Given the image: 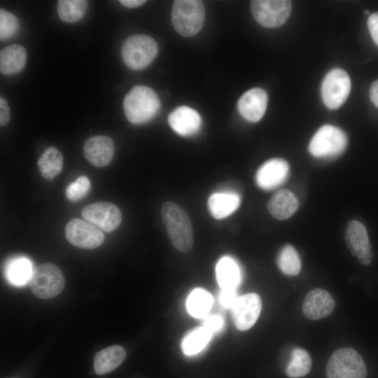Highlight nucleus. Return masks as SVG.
Instances as JSON below:
<instances>
[{
    "label": "nucleus",
    "instance_id": "obj_1",
    "mask_svg": "<svg viewBox=\"0 0 378 378\" xmlns=\"http://www.w3.org/2000/svg\"><path fill=\"white\" fill-rule=\"evenodd\" d=\"M161 218L174 248L183 253L189 251L193 244V231L186 211L174 202H166L161 207Z\"/></svg>",
    "mask_w": 378,
    "mask_h": 378
},
{
    "label": "nucleus",
    "instance_id": "obj_2",
    "mask_svg": "<svg viewBox=\"0 0 378 378\" xmlns=\"http://www.w3.org/2000/svg\"><path fill=\"white\" fill-rule=\"evenodd\" d=\"M160 108V101L158 94L147 86H134L127 94L123 102L126 118L133 124L149 121L158 113Z\"/></svg>",
    "mask_w": 378,
    "mask_h": 378
},
{
    "label": "nucleus",
    "instance_id": "obj_3",
    "mask_svg": "<svg viewBox=\"0 0 378 378\" xmlns=\"http://www.w3.org/2000/svg\"><path fill=\"white\" fill-rule=\"evenodd\" d=\"M205 18L203 2L198 0L174 1L172 22L175 30L183 36H192L202 28Z\"/></svg>",
    "mask_w": 378,
    "mask_h": 378
},
{
    "label": "nucleus",
    "instance_id": "obj_4",
    "mask_svg": "<svg viewBox=\"0 0 378 378\" xmlns=\"http://www.w3.org/2000/svg\"><path fill=\"white\" fill-rule=\"evenodd\" d=\"M326 374L327 378H366L367 370L362 356L355 349L344 347L330 356Z\"/></svg>",
    "mask_w": 378,
    "mask_h": 378
},
{
    "label": "nucleus",
    "instance_id": "obj_5",
    "mask_svg": "<svg viewBox=\"0 0 378 378\" xmlns=\"http://www.w3.org/2000/svg\"><path fill=\"white\" fill-rule=\"evenodd\" d=\"M158 46L155 41L147 35L139 34L128 37L121 48V56L130 69L140 70L148 66L155 58Z\"/></svg>",
    "mask_w": 378,
    "mask_h": 378
},
{
    "label": "nucleus",
    "instance_id": "obj_6",
    "mask_svg": "<svg viewBox=\"0 0 378 378\" xmlns=\"http://www.w3.org/2000/svg\"><path fill=\"white\" fill-rule=\"evenodd\" d=\"M347 136L340 128L326 125L312 136L309 151L317 158H332L341 155L347 146Z\"/></svg>",
    "mask_w": 378,
    "mask_h": 378
},
{
    "label": "nucleus",
    "instance_id": "obj_7",
    "mask_svg": "<svg viewBox=\"0 0 378 378\" xmlns=\"http://www.w3.org/2000/svg\"><path fill=\"white\" fill-rule=\"evenodd\" d=\"M33 294L43 300L58 295L65 286V279L61 270L50 262L38 265L29 279Z\"/></svg>",
    "mask_w": 378,
    "mask_h": 378
},
{
    "label": "nucleus",
    "instance_id": "obj_8",
    "mask_svg": "<svg viewBox=\"0 0 378 378\" xmlns=\"http://www.w3.org/2000/svg\"><path fill=\"white\" fill-rule=\"evenodd\" d=\"M65 236L73 246L82 249H94L104 241L103 231L90 222L73 218L65 227Z\"/></svg>",
    "mask_w": 378,
    "mask_h": 378
},
{
    "label": "nucleus",
    "instance_id": "obj_9",
    "mask_svg": "<svg viewBox=\"0 0 378 378\" xmlns=\"http://www.w3.org/2000/svg\"><path fill=\"white\" fill-rule=\"evenodd\" d=\"M351 90V80L341 69H334L325 76L321 85V96L325 105L330 109L340 107Z\"/></svg>",
    "mask_w": 378,
    "mask_h": 378
},
{
    "label": "nucleus",
    "instance_id": "obj_10",
    "mask_svg": "<svg viewBox=\"0 0 378 378\" xmlns=\"http://www.w3.org/2000/svg\"><path fill=\"white\" fill-rule=\"evenodd\" d=\"M255 20L262 26L276 27L282 25L291 11V2L286 0H255L251 2Z\"/></svg>",
    "mask_w": 378,
    "mask_h": 378
},
{
    "label": "nucleus",
    "instance_id": "obj_11",
    "mask_svg": "<svg viewBox=\"0 0 378 378\" xmlns=\"http://www.w3.org/2000/svg\"><path fill=\"white\" fill-rule=\"evenodd\" d=\"M344 238L350 253L362 265L372 263L374 253L367 230L362 223L356 220H349L345 229Z\"/></svg>",
    "mask_w": 378,
    "mask_h": 378
},
{
    "label": "nucleus",
    "instance_id": "obj_12",
    "mask_svg": "<svg viewBox=\"0 0 378 378\" xmlns=\"http://www.w3.org/2000/svg\"><path fill=\"white\" fill-rule=\"evenodd\" d=\"M81 216L85 220L107 232L117 229L122 221L119 208L108 202H97L85 206L81 211Z\"/></svg>",
    "mask_w": 378,
    "mask_h": 378
},
{
    "label": "nucleus",
    "instance_id": "obj_13",
    "mask_svg": "<svg viewBox=\"0 0 378 378\" xmlns=\"http://www.w3.org/2000/svg\"><path fill=\"white\" fill-rule=\"evenodd\" d=\"M231 309L235 327L239 330H247L257 321L262 301L257 293H247L239 297Z\"/></svg>",
    "mask_w": 378,
    "mask_h": 378
},
{
    "label": "nucleus",
    "instance_id": "obj_14",
    "mask_svg": "<svg viewBox=\"0 0 378 378\" xmlns=\"http://www.w3.org/2000/svg\"><path fill=\"white\" fill-rule=\"evenodd\" d=\"M289 174V165L282 158H272L265 162L255 175L256 185L262 190H272L281 186Z\"/></svg>",
    "mask_w": 378,
    "mask_h": 378
},
{
    "label": "nucleus",
    "instance_id": "obj_15",
    "mask_svg": "<svg viewBox=\"0 0 378 378\" xmlns=\"http://www.w3.org/2000/svg\"><path fill=\"white\" fill-rule=\"evenodd\" d=\"M115 152L113 140L106 136L97 135L89 138L83 146V155L93 166L103 167L112 160Z\"/></svg>",
    "mask_w": 378,
    "mask_h": 378
},
{
    "label": "nucleus",
    "instance_id": "obj_16",
    "mask_svg": "<svg viewBox=\"0 0 378 378\" xmlns=\"http://www.w3.org/2000/svg\"><path fill=\"white\" fill-rule=\"evenodd\" d=\"M335 306V300L327 290L316 288L306 295L302 304V312L307 318L316 321L330 315Z\"/></svg>",
    "mask_w": 378,
    "mask_h": 378
},
{
    "label": "nucleus",
    "instance_id": "obj_17",
    "mask_svg": "<svg viewBox=\"0 0 378 378\" xmlns=\"http://www.w3.org/2000/svg\"><path fill=\"white\" fill-rule=\"evenodd\" d=\"M237 106L244 118L250 122H258L263 117L267 108V92L259 88H252L241 95Z\"/></svg>",
    "mask_w": 378,
    "mask_h": 378
},
{
    "label": "nucleus",
    "instance_id": "obj_18",
    "mask_svg": "<svg viewBox=\"0 0 378 378\" xmlns=\"http://www.w3.org/2000/svg\"><path fill=\"white\" fill-rule=\"evenodd\" d=\"M168 122L176 133L183 136H188L199 131L202 125V118L195 109L181 106L175 108L169 114Z\"/></svg>",
    "mask_w": 378,
    "mask_h": 378
},
{
    "label": "nucleus",
    "instance_id": "obj_19",
    "mask_svg": "<svg viewBox=\"0 0 378 378\" xmlns=\"http://www.w3.org/2000/svg\"><path fill=\"white\" fill-rule=\"evenodd\" d=\"M298 207V200L288 190L275 192L267 202L269 213L276 219L284 220L291 217Z\"/></svg>",
    "mask_w": 378,
    "mask_h": 378
},
{
    "label": "nucleus",
    "instance_id": "obj_20",
    "mask_svg": "<svg viewBox=\"0 0 378 378\" xmlns=\"http://www.w3.org/2000/svg\"><path fill=\"white\" fill-rule=\"evenodd\" d=\"M239 196L230 191L218 192L208 199L207 208L212 217L224 218L232 214L239 206Z\"/></svg>",
    "mask_w": 378,
    "mask_h": 378
},
{
    "label": "nucleus",
    "instance_id": "obj_21",
    "mask_svg": "<svg viewBox=\"0 0 378 378\" xmlns=\"http://www.w3.org/2000/svg\"><path fill=\"white\" fill-rule=\"evenodd\" d=\"M27 51L20 44H12L0 52V70L6 76L22 71L27 62Z\"/></svg>",
    "mask_w": 378,
    "mask_h": 378
},
{
    "label": "nucleus",
    "instance_id": "obj_22",
    "mask_svg": "<svg viewBox=\"0 0 378 378\" xmlns=\"http://www.w3.org/2000/svg\"><path fill=\"white\" fill-rule=\"evenodd\" d=\"M126 351L119 345H112L98 351L94 358V368L97 374H107L118 368L125 360Z\"/></svg>",
    "mask_w": 378,
    "mask_h": 378
},
{
    "label": "nucleus",
    "instance_id": "obj_23",
    "mask_svg": "<svg viewBox=\"0 0 378 378\" xmlns=\"http://www.w3.org/2000/svg\"><path fill=\"white\" fill-rule=\"evenodd\" d=\"M216 276L221 289H235L241 280L240 268L233 258L224 256L216 264Z\"/></svg>",
    "mask_w": 378,
    "mask_h": 378
},
{
    "label": "nucleus",
    "instance_id": "obj_24",
    "mask_svg": "<svg viewBox=\"0 0 378 378\" xmlns=\"http://www.w3.org/2000/svg\"><path fill=\"white\" fill-rule=\"evenodd\" d=\"M63 162L62 153L56 148L49 147L39 157L37 166L44 178L52 180L61 172Z\"/></svg>",
    "mask_w": 378,
    "mask_h": 378
},
{
    "label": "nucleus",
    "instance_id": "obj_25",
    "mask_svg": "<svg viewBox=\"0 0 378 378\" xmlns=\"http://www.w3.org/2000/svg\"><path fill=\"white\" fill-rule=\"evenodd\" d=\"M212 335L213 333L203 326L192 329L182 339V351L188 356L199 353L206 346Z\"/></svg>",
    "mask_w": 378,
    "mask_h": 378
},
{
    "label": "nucleus",
    "instance_id": "obj_26",
    "mask_svg": "<svg viewBox=\"0 0 378 378\" xmlns=\"http://www.w3.org/2000/svg\"><path fill=\"white\" fill-rule=\"evenodd\" d=\"M213 298L203 288H195L189 295L186 301L188 312L195 318L206 317L211 308Z\"/></svg>",
    "mask_w": 378,
    "mask_h": 378
},
{
    "label": "nucleus",
    "instance_id": "obj_27",
    "mask_svg": "<svg viewBox=\"0 0 378 378\" xmlns=\"http://www.w3.org/2000/svg\"><path fill=\"white\" fill-rule=\"evenodd\" d=\"M309 354L301 348H294L291 351L289 363L286 368V374L289 378H300L307 375L312 368Z\"/></svg>",
    "mask_w": 378,
    "mask_h": 378
},
{
    "label": "nucleus",
    "instance_id": "obj_28",
    "mask_svg": "<svg viewBox=\"0 0 378 378\" xmlns=\"http://www.w3.org/2000/svg\"><path fill=\"white\" fill-rule=\"evenodd\" d=\"M281 272L289 276H295L301 271V261L295 248L290 244L282 247L276 259Z\"/></svg>",
    "mask_w": 378,
    "mask_h": 378
},
{
    "label": "nucleus",
    "instance_id": "obj_29",
    "mask_svg": "<svg viewBox=\"0 0 378 378\" xmlns=\"http://www.w3.org/2000/svg\"><path fill=\"white\" fill-rule=\"evenodd\" d=\"M32 272L31 262L23 257L13 259L6 267L8 280L16 286L24 284L30 279Z\"/></svg>",
    "mask_w": 378,
    "mask_h": 378
},
{
    "label": "nucleus",
    "instance_id": "obj_30",
    "mask_svg": "<svg viewBox=\"0 0 378 378\" xmlns=\"http://www.w3.org/2000/svg\"><path fill=\"white\" fill-rule=\"evenodd\" d=\"M88 1L85 0H59L57 12L60 19L68 23L80 20L85 14Z\"/></svg>",
    "mask_w": 378,
    "mask_h": 378
},
{
    "label": "nucleus",
    "instance_id": "obj_31",
    "mask_svg": "<svg viewBox=\"0 0 378 378\" xmlns=\"http://www.w3.org/2000/svg\"><path fill=\"white\" fill-rule=\"evenodd\" d=\"M20 22L13 13L1 8L0 10V39L5 41L13 37L18 31Z\"/></svg>",
    "mask_w": 378,
    "mask_h": 378
},
{
    "label": "nucleus",
    "instance_id": "obj_32",
    "mask_svg": "<svg viewBox=\"0 0 378 378\" xmlns=\"http://www.w3.org/2000/svg\"><path fill=\"white\" fill-rule=\"evenodd\" d=\"M90 188V181L88 176H80L70 183L65 189L66 197L71 202L83 199Z\"/></svg>",
    "mask_w": 378,
    "mask_h": 378
},
{
    "label": "nucleus",
    "instance_id": "obj_33",
    "mask_svg": "<svg viewBox=\"0 0 378 378\" xmlns=\"http://www.w3.org/2000/svg\"><path fill=\"white\" fill-rule=\"evenodd\" d=\"M237 298L235 289H222L219 295L220 303L227 309H232Z\"/></svg>",
    "mask_w": 378,
    "mask_h": 378
},
{
    "label": "nucleus",
    "instance_id": "obj_34",
    "mask_svg": "<svg viewBox=\"0 0 378 378\" xmlns=\"http://www.w3.org/2000/svg\"><path fill=\"white\" fill-rule=\"evenodd\" d=\"M223 325V320L218 315L209 316L203 322V326L207 328L212 333L221 329Z\"/></svg>",
    "mask_w": 378,
    "mask_h": 378
},
{
    "label": "nucleus",
    "instance_id": "obj_35",
    "mask_svg": "<svg viewBox=\"0 0 378 378\" xmlns=\"http://www.w3.org/2000/svg\"><path fill=\"white\" fill-rule=\"evenodd\" d=\"M368 27L373 41L378 46V12L374 13L369 16Z\"/></svg>",
    "mask_w": 378,
    "mask_h": 378
},
{
    "label": "nucleus",
    "instance_id": "obj_36",
    "mask_svg": "<svg viewBox=\"0 0 378 378\" xmlns=\"http://www.w3.org/2000/svg\"><path fill=\"white\" fill-rule=\"evenodd\" d=\"M10 111L6 100L4 97L0 98V125H6L10 120Z\"/></svg>",
    "mask_w": 378,
    "mask_h": 378
},
{
    "label": "nucleus",
    "instance_id": "obj_37",
    "mask_svg": "<svg viewBox=\"0 0 378 378\" xmlns=\"http://www.w3.org/2000/svg\"><path fill=\"white\" fill-rule=\"evenodd\" d=\"M369 95L372 103L378 108V80L372 83Z\"/></svg>",
    "mask_w": 378,
    "mask_h": 378
},
{
    "label": "nucleus",
    "instance_id": "obj_38",
    "mask_svg": "<svg viewBox=\"0 0 378 378\" xmlns=\"http://www.w3.org/2000/svg\"><path fill=\"white\" fill-rule=\"evenodd\" d=\"M120 3L125 7L129 8H137L146 3V1L143 0H120Z\"/></svg>",
    "mask_w": 378,
    "mask_h": 378
}]
</instances>
